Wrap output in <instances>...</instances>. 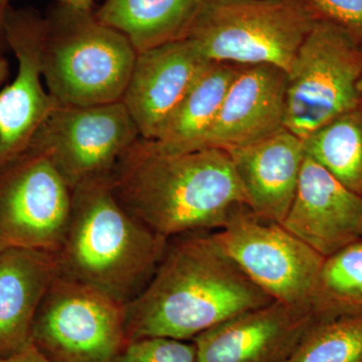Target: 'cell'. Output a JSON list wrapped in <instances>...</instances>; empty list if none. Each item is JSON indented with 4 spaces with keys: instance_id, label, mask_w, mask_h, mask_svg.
<instances>
[{
    "instance_id": "cell-1",
    "label": "cell",
    "mask_w": 362,
    "mask_h": 362,
    "mask_svg": "<svg viewBox=\"0 0 362 362\" xmlns=\"http://www.w3.org/2000/svg\"><path fill=\"white\" fill-rule=\"evenodd\" d=\"M169 240L153 277L125 305L128 341L145 337H195L274 300L247 278L202 232Z\"/></svg>"
},
{
    "instance_id": "cell-2",
    "label": "cell",
    "mask_w": 362,
    "mask_h": 362,
    "mask_svg": "<svg viewBox=\"0 0 362 362\" xmlns=\"http://www.w3.org/2000/svg\"><path fill=\"white\" fill-rule=\"evenodd\" d=\"M110 182L124 209L166 239L225 226L246 194L223 149L165 152L140 137L118 161Z\"/></svg>"
},
{
    "instance_id": "cell-3",
    "label": "cell",
    "mask_w": 362,
    "mask_h": 362,
    "mask_svg": "<svg viewBox=\"0 0 362 362\" xmlns=\"http://www.w3.org/2000/svg\"><path fill=\"white\" fill-rule=\"evenodd\" d=\"M168 242L124 209L110 176L87 181L71 189L59 274L126 305L153 277Z\"/></svg>"
},
{
    "instance_id": "cell-4",
    "label": "cell",
    "mask_w": 362,
    "mask_h": 362,
    "mask_svg": "<svg viewBox=\"0 0 362 362\" xmlns=\"http://www.w3.org/2000/svg\"><path fill=\"white\" fill-rule=\"evenodd\" d=\"M45 18L42 77L52 100L69 106L122 101L137 57L127 37L93 11L61 4Z\"/></svg>"
},
{
    "instance_id": "cell-5",
    "label": "cell",
    "mask_w": 362,
    "mask_h": 362,
    "mask_svg": "<svg viewBox=\"0 0 362 362\" xmlns=\"http://www.w3.org/2000/svg\"><path fill=\"white\" fill-rule=\"evenodd\" d=\"M302 0H206L185 39L211 63L291 68L318 20Z\"/></svg>"
},
{
    "instance_id": "cell-6",
    "label": "cell",
    "mask_w": 362,
    "mask_h": 362,
    "mask_svg": "<svg viewBox=\"0 0 362 362\" xmlns=\"http://www.w3.org/2000/svg\"><path fill=\"white\" fill-rule=\"evenodd\" d=\"M362 45L319 18L287 71L284 128L304 139L361 105Z\"/></svg>"
},
{
    "instance_id": "cell-7",
    "label": "cell",
    "mask_w": 362,
    "mask_h": 362,
    "mask_svg": "<svg viewBox=\"0 0 362 362\" xmlns=\"http://www.w3.org/2000/svg\"><path fill=\"white\" fill-rule=\"evenodd\" d=\"M32 343L52 362H113L128 343L125 305L59 274L35 314Z\"/></svg>"
},
{
    "instance_id": "cell-8",
    "label": "cell",
    "mask_w": 362,
    "mask_h": 362,
    "mask_svg": "<svg viewBox=\"0 0 362 362\" xmlns=\"http://www.w3.org/2000/svg\"><path fill=\"white\" fill-rule=\"evenodd\" d=\"M211 235L272 299L314 312V288L325 258L281 223L263 220L242 206Z\"/></svg>"
},
{
    "instance_id": "cell-9",
    "label": "cell",
    "mask_w": 362,
    "mask_h": 362,
    "mask_svg": "<svg viewBox=\"0 0 362 362\" xmlns=\"http://www.w3.org/2000/svg\"><path fill=\"white\" fill-rule=\"evenodd\" d=\"M140 138L122 101L98 106L56 103L30 148L44 153L71 189L109 177Z\"/></svg>"
},
{
    "instance_id": "cell-10",
    "label": "cell",
    "mask_w": 362,
    "mask_h": 362,
    "mask_svg": "<svg viewBox=\"0 0 362 362\" xmlns=\"http://www.w3.org/2000/svg\"><path fill=\"white\" fill-rule=\"evenodd\" d=\"M71 209V188L39 150L0 166V251L58 252Z\"/></svg>"
},
{
    "instance_id": "cell-11",
    "label": "cell",
    "mask_w": 362,
    "mask_h": 362,
    "mask_svg": "<svg viewBox=\"0 0 362 362\" xmlns=\"http://www.w3.org/2000/svg\"><path fill=\"white\" fill-rule=\"evenodd\" d=\"M47 30V18L33 7L9 9L6 40L18 71L0 90V166L30 149L56 105L42 77Z\"/></svg>"
},
{
    "instance_id": "cell-12",
    "label": "cell",
    "mask_w": 362,
    "mask_h": 362,
    "mask_svg": "<svg viewBox=\"0 0 362 362\" xmlns=\"http://www.w3.org/2000/svg\"><path fill=\"white\" fill-rule=\"evenodd\" d=\"M319 318L274 300L195 337L197 362H284Z\"/></svg>"
},
{
    "instance_id": "cell-13",
    "label": "cell",
    "mask_w": 362,
    "mask_h": 362,
    "mask_svg": "<svg viewBox=\"0 0 362 362\" xmlns=\"http://www.w3.org/2000/svg\"><path fill=\"white\" fill-rule=\"evenodd\" d=\"M209 63L185 37L138 52L122 102L140 137L156 139Z\"/></svg>"
},
{
    "instance_id": "cell-14",
    "label": "cell",
    "mask_w": 362,
    "mask_h": 362,
    "mask_svg": "<svg viewBox=\"0 0 362 362\" xmlns=\"http://www.w3.org/2000/svg\"><path fill=\"white\" fill-rule=\"evenodd\" d=\"M281 225L326 258L362 239V197L305 154L294 201Z\"/></svg>"
},
{
    "instance_id": "cell-15",
    "label": "cell",
    "mask_w": 362,
    "mask_h": 362,
    "mask_svg": "<svg viewBox=\"0 0 362 362\" xmlns=\"http://www.w3.org/2000/svg\"><path fill=\"white\" fill-rule=\"evenodd\" d=\"M286 84L287 73L278 66L240 69L199 149L237 148L283 129Z\"/></svg>"
},
{
    "instance_id": "cell-16",
    "label": "cell",
    "mask_w": 362,
    "mask_h": 362,
    "mask_svg": "<svg viewBox=\"0 0 362 362\" xmlns=\"http://www.w3.org/2000/svg\"><path fill=\"white\" fill-rule=\"evenodd\" d=\"M240 181L247 206L263 220L282 223L303 163V140L285 128L259 141L226 150Z\"/></svg>"
},
{
    "instance_id": "cell-17",
    "label": "cell",
    "mask_w": 362,
    "mask_h": 362,
    "mask_svg": "<svg viewBox=\"0 0 362 362\" xmlns=\"http://www.w3.org/2000/svg\"><path fill=\"white\" fill-rule=\"evenodd\" d=\"M59 273L57 252L0 251V358L16 354L32 342L35 314Z\"/></svg>"
},
{
    "instance_id": "cell-18",
    "label": "cell",
    "mask_w": 362,
    "mask_h": 362,
    "mask_svg": "<svg viewBox=\"0 0 362 362\" xmlns=\"http://www.w3.org/2000/svg\"><path fill=\"white\" fill-rule=\"evenodd\" d=\"M206 0H104L95 16L141 52L187 35Z\"/></svg>"
},
{
    "instance_id": "cell-19",
    "label": "cell",
    "mask_w": 362,
    "mask_h": 362,
    "mask_svg": "<svg viewBox=\"0 0 362 362\" xmlns=\"http://www.w3.org/2000/svg\"><path fill=\"white\" fill-rule=\"evenodd\" d=\"M239 71L228 64L209 63L156 139L149 141L165 152L199 150Z\"/></svg>"
},
{
    "instance_id": "cell-20",
    "label": "cell",
    "mask_w": 362,
    "mask_h": 362,
    "mask_svg": "<svg viewBox=\"0 0 362 362\" xmlns=\"http://www.w3.org/2000/svg\"><path fill=\"white\" fill-rule=\"evenodd\" d=\"M303 140L304 151L333 177L362 197V110L333 119Z\"/></svg>"
},
{
    "instance_id": "cell-21",
    "label": "cell",
    "mask_w": 362,
    "mask_h": 362,
    "mask_svg": "<svg viewBox=\"0 0 362 362\" xmlns=\"http://www.w3.org/2000/svg\"><path fill=\"white\" fill-rule=\"evenodd\" d=\"M312 308L321 318L362 313V239L324 259Z\"/></svg>"
},
{
    "instance_id": "cell-22",
    "label": "cell",
    "mask_w": 362,
    "mask_h": 362,
    "mask_svg": "<svg viewBox=\"0 0 362 362\" xmlns=\"http://www.w3.org/2000/svg\"><path fill=\"white\" fill-rule=\"evenodd\" d=\"M284 362H362V313L319 318Z\"/></svg>"
},
{
    "instance_id": "cell-23",
    "label": "cell",
    "mask_w": 362,
    "mask_h": 362,
    "mask_svg": "<svg viewBox=\"0 0 362 362\" xmlns=\"http://www.w3.org/2000/svg\"><path fill=\"white\" fill-rule=\"evenodd\" d=\"M113 362H197V349L173 338H140L128 341Z\"/></svg>"
},
{
    "instance_id": "cell-24",
    "label": "cell",
    "mask_w": 362,
    "mask_h": 362,
    "mask_svg": "<svg viewBox=\"0 0 362 362\" xmlns=\"http://www.w3.org/2000/svg\"><path fill=\"white\" fill-rule=\"evenodd\" d=\"M319 18L349 33L362 45V0H310Z\"/></svg>"
},
{
    "instance_id": "cell-25",
    "label": "cell",
    "mask_w": 362,
    "mask_h": 362,
    "mask_svg": "<svg viewBox=\"0 0 362 362\" xmlns=\"http://www.w3.org/2000/svg\"><path fill=\"white\" fill-rule=\"evenodd\" d=\"M0 362H52L35 349L32 342L11 356L0 358Z\"/></svg>"
},
{
    "instance_id": "cell-26",
    "label": "cell",
    "mask_w": 362,
    "mask_h": 362,
    "mask_svg": "<svg viewBox=\"0 0 362 362\" xmlns=\"http://www.w3.org/2000/svg\"><path fill=\"white\" fill-rule=\"evenodd\" d=\"M11 0H0V54H6L9 51L7 44L6 23L7 14L11 8Z\"/></svg>"
},
{
    "instance_id": "cell-27",
    "label": "cell",
    "mask_w": 362,
    "mask_h": 362,
    "mask_svg": "<svg viewBox=\"0 0 362 362\" xmlns=\"http://www.w3.org/2000/svg\"><path fill=\"white\" fill-rule=\"evenodd\" d=\"M59 4L75 11H92L93 0H59Z\"/></svg>"
},
{
    "instance_id": "cell-28",
    "label": "cell",
    "mask_w": 362,
    "mask_h": 362,
    "mask_svg": "<svg viewBox=\"0 0 362 362\" xmlns=\"http://www.w3.org/2000/svg\"><path fill=\"white\" fill-rule=\"evenodd\" d=\"M11 77V66L8 59L4 54H0V88L4 87L8 83Z\"/></svg>"
},
{
    "instance_id": "cell-29",
    "label": "cell",
    "mask_w": 362,
    "mask_h": 362,
    "mask_svg": "<svg viewBox=\"0 0 362 362\" xmlns=\"http://www.w3.org/2000/svg\"><path fill=\"white\" fill-rule=\"evenodd\" d=\"M358 90H359V93H361V95L362 97V73H361V78H359V81H358Z\"/></svg>"
}]
</instances>
